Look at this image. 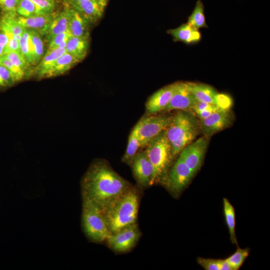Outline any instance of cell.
<instances>
[{"instance_id": "cell-27", "label": "cell", "mask_w": 270, "mask_h": 270, "mask_svg": "<svg viewBox=\"0 0 270 270\" xmlns=\"http://www.w3.org/2000/svg\"><path fill=\"white\" fill-rule=\"evenodd\" d=\"M188 22L198 30L200 28L208 27L204 14V6L201 0L197 1L193 12L188 17Z\"/></svg>"}, {"instance_id": "cell-20", "label": "cell", "mask_w": 270, "mask_h": 270, "mask_svg": "<svg viewBox=\"0 0 270 270\" xmlns=\"http://www.w3.org/2000/svg\"><path fill=\"white\" fill-rule=\"evenodd\" d=\"M64 6L62 11L56 14L46 30L44 35L48 41L54 36L68 30V6Z\"/></svg>"}, {"instance_id": "cell-2", "label": "cell", "mask_w": 270, "mask_h": 270, "mask_svg": "<svg viewBox=\"0 0 270 270\" xmlns=\"http://www.w3.org/2000/svg\"><path fill=\"white\" fill-rule=\"evenodd\" d=\"M140 196L134 186L101 210L110 234L136 222Z\"/></svg>"}, {"instance_id": "cell-16", "label": "cell", "mask_w": 270, "mask_h": 270, "mask_svg": "<svg viewBox=\"0 0 270 270\" xmlns=\"http://www.w3.org/2000/svg\"><path fill=\"white\" fill-rule=\"evenodd\" d=\"M56 14H39L28 18L18 14L17 19L20 24L26 29L34 30L44 35L50 22Z\"/></svg>"}, {"instance_id": "cell-6", "label": "cell", "mask_w": 270, "mask_h": 270, "mask_svg": "<svg viewBox=\"0 0 270 270\" xmlns=\"http://www.w3.org/2000/svg\"><path fill=\"white\" fill-rule=\"evenodd\" d=\"M172 119V115L154 114L140 118L135 126L140 148H146L152 140L166 130L170 124Z\"/></svg>"}, {"instance_id": "cell-11", "label": "cell", "mask_w": 270, "mask_h": 270, "mask_svg": "<svg viewBox=\"0 0 270 270\" xmlns=\"http://www.w3.org/2000/svg\"><path fill=\"white\" fill-rule=\"evenodd\" d=\"M130 166L134 176L140 187L152 186L154 169L144 150L136 154Z\"/></svg>"}, {"instance_id": "cell-15", "label": "cell", "mask_w": 270, "mask_h": 270, "mask_svg": "<svg viewBox=\"0 0 270 270\" xmlns=\"http://www.w3.org/2000/svg\"><path fill=\"white\" fill-rule=\"evenodd\" d=\"M68 30L70 34L76 37L89 39L90 24L73 8L68 6Z\"/></svg>"}, {"instance_id": "cell-5", "label": "cell", "mask_w": 270, "mask_h": 270, "mask_svg": "<svg viewBox=\"0 0 270 270\" xmlns=\"http://www.w3.org/2000/svg\"><path fill=\"white\" fill-rule=\"evenodd\" d=\"M82 226L88 239L93 242H106L110 234L101 209L88 200H82Z\"/></svg>"}, {"instance_id": "cell-42", "label": "cell", "mask_w": 270, "mask_h": 270, "mask_svg": "<svg viewBox=\"0 0 270 270\" xmlns=\"http://www.w3.org/2000/svg\"><path fill=\"white\" fill-rule=\"evenodd\" d=\"M84 0H64L65 5L71 6H72Z\"/></svg>"}, {"instance_id": "cell-25", "label": "cell", "mask_w": 270, "mask_h": 270, "mask_svg": "<svg viewBox=\"0 0 270 270\" xmlns=\"http://www.w3.org/2000/svg\"><path fill=\"white\" fill-rule=\"evenodd\" d=\"M223 208L225 221L228 229L231 242L238 246L235 233L236 214L234 207L227 198H224Z\"/></svg>"}, {"instance_id": "cell-21", "label": "cell", "mask_w": 270, "mask_h": 270, "mask_svg": "<svg viewBox=\"0 0 270 270\" xmlns=\"http://www.w3.org/2000/svg\"><path fill=\"white\" fill-rule=\"evenodd\" d=\"M72 55L66 52L60 56L46 74L45 78H50L64 74L79 62Z\"/></svg>"}, {"instance_id": "cell-10", "label": "cell", "mask_w": 270, "mask_h": 270, "mask_svg": "<svg viewBox=\"0 0 270 270\" xmlns=\"http://www.w3.org/2000/svg\"><path fill=\"white\" fill-rule=\"evenodd\" d=\"M195 174L178 157L168 172L165 184L172 193L180 194Z\"/></svg>"}, {"instance_id": "cell-12", "label": "cell", "mask_w": 270, "mask_h": 270, "mask_svg": "<svg viewBox=\"0 0 270 270\" xmlns=\"http://www.w3.org/2000/svg\"><path fill=\"white\" fill-rule=\"evenodd\" d=\"M179 82L166 86L150 96L146 104V112L148 114H155L164 110L177 90Z\"/></svg>"}, {"instance_id": "cell-19", "label": "cell", "mask_w": 270, "mask_h": 270, "mask_svg": "<svg viewBox=\"0 0 270 270\" xmlns=\"http://www.w3.org/2000/svg\"><path fill=\"white\" fill-rule=\"evenodd\" d=\"M191 92L198 102L216 104L218 95L212 86L204 84L187 82Z\"/></svg>"}, {"instance_id": "cell-13", "label": "cell", "mask_w": 270, "mask_h": 270, "mask_svg": "<svg viewBox=\"0 0 270 270\" xmlns=\"http://www.w3.org/2000/svg\"><path fill=\"white\" fill-rule=\"evenodd\" d=\"M197 102L190 90L187 82H180L177 90L164 112L192 110Z\"/></svg>"}, {"instance_id": "cell-43", "label": "cell", "mask_w": 270, "mask_h": 270, "mask_svg": "<svg viewBox=\"0 0 270 270\" xmlns=\"http://www.w3.org/2000/svg\"><path fill=\"white\" fill-rule=\"evenodd\" d=\"M6 53V50L0 44V58L4 54Z\"/></svg>"}, {"instance_id": "cell-41", "label": "cell", "mask_w": 270, "mask_h": 270, "mask_svg": "<svg viewBox=\"0 0 270 270\" xmlns=\"http://www.w3.org/2000/svg\"><path fill=\"white\" fill-rule=\"evenodd\" d=\"M219 270H232L226 260H219Z\"/></svg>"}, {"instance_id": "cell-22", "label": "cell", "mask_w": 270, "mask_h": 270, "mask_svg": "<svg viewBox=\"0 0 270 270\" xmlns=\"http://www.w3.org/2000/svg\"><path fill=\"white\" fill-rule=\"evenodd\" d=\"M89 39L70 36L67 40L65 50L81 62L86 56L89 47Z\"/></svg>"}, {"instance_id": "cell-23", "label": "cell", "mask_w": 270, "mask_h": 270, "mask_svg": "<svg viewBox=\"0 0 270 270\" xmlns=\"http://www.w3.org/2000/svg\"><path fill=\"white\" fill-rule=\"evenodd\" d=\"M18 14L15 13H1L0 26L4 30L12 32L20 40L25 29L18 22Z\"/></svg>"}, {"instance_id": "cell-30", "label": "cell", "mask_w": 270, "mask_h": 270, "mask_svg": "<svg viewBox=\"0 0 270 270\" xmlns=\"http://www.w3.org/2000/svg\"><path fill=\"white\" fill-rule=\"evenodd\" d=\"M248 254V248H241L238 247L236 251L226 260L232 270H237L240 268Z\"/></svg>"}, {"instance_id": "cell-4", "label": "cell", "mask_w": 270, "mask_h": 270, "mask_svg": "<svg viewBox=\"0 0 270 270\" xmlns=\"http://www.w3.org/2000/svg\"><path fill=\"white\" fill-rule=\"evenodd\" d=\"M144 151L153 166L152 185L156 183L165 184L174 160L166 130L152 140Z\"/></svg>"}, {"instance_id": "cell-32", "label": "cell", "mask_w": 270, "mask_h": 270, "mask_svg": "<svg viewBox=\"0 0 270 270\" xmlns=\"http://www.w3.org/2000/svg\"><path fill=\"white\" fill-rule=\"evenodd\" d=\"M16 83L11 72L0 63V90L10 88Z\"/></svg>"}, {"instance_id": "cell-31", "label": "cell", "mask_w": 270, "mask_h": 270, "mask_svg": "<svg viewBox=\"0 0 270 270\" xmlns=\"http://www.w3.org/2000/svg\"><path fill=\"white\" fill-rule=\"evenodd\" d=\"M20 51L24 58L30 65H33L32 58L30 43L29 34L27 29H25L20 40Z\"/></svg>"}, {"instance_id": "cell-17", "label": "cell", "mask_w": 270, "mask_h": 270, "mask_svg": "<svg viewBox=\"0 0 270 270\" xmlns=\"http://www.w3.org/2000/svg\"><path fill=\"white\" fill-rule=\"evenodd\" d=\"M66 52L65 48H61L48 50L38 63L32 69V76L38 79L44 78L56 60Z\"/></svg>"}, {"instance_id": "cell-28", "label": "cell", "mask_w": 270, "mask_h": 270, "mask_svg": "<svg viewBox=\"0 0 270 270\" xmlns=\"http://www.w3.org/2000/svg\"><path fill=\"white\" fill-rule=\"evenodd\" d=\"M14 66L22 71L28 78L32 75L30 70V64L24 58L20 52H11L4 54Z\"/></svg>"}, {"instance_id": "cell-36", "label": "cell", "mask_w": 270, "mask_h": 270, "mask_svg": "<svg viewBox=\"0 0 270 270\" xmlns=\"http://www.w3.org/2000/svg\"><path fill=\"white\" fill-rule=\"evenodd\" d=\"M197 262L206 270H219V260L199 257Z\"/></svg>"}, {"instance_id": "cell-37", "label": "cell", "mask_w": 270, "mask_h": 270, "mask_svg": "<svg viewBox=\"0 0 270 270\" xmlns=\"http://www.w3.org/2000/svg\"><path fill=\"white\" fill-rule=\"evenodd\" d=\"M18 2V0H0L1 13L16 12Z\"/></svg>"}, {"instance_id": "cell-26", "label": "cell", "mask_w": 270, "mask_h": 270, "mask_svg": "<svg viewBox=\"0 0 270 270\" xmlns=\"http://www.w3.org/2000/svg\"><path fill=\"white\" fill-rule=\"evenodd\" d=\"M140 148V142L137 130L134 126L129 136L127 147L122 158V162L130 166Z\"/></svg>"}, {"instance_id": "cell-24", "label": "cell", "mask_w": 270, "mask_h": 270, "mask_svg": "<svg viewBox=\"0 0 270 270\" xmlns=\"http://www.w3.org/2000/svg\"><path fill=\"white\" fill-rule=\"evenodd\" d=\"M29 34L33 65H36L44 54V44L42 35L38 32L27 29Z\"/></svg>"}, {"instance_id": "cell-44", "label": "cell", "mask_w": 270, "mask_h": 270, "mask_svg": "<svg viewBox=\"0 0 270 270\" xmlns=\"http://www.w3.org/2000/svg\"><path fill=\"white\" fill-rule=\"evenodd\" d=\"M98 0L100 1V2H102V4H104L106 6L107 4V2L108 1V0Z\"/></svg>"}, {"instance_id": "cell-3", "label": "cell", "mask_w": 270, "mask_h": 270, "mask_svg": "<svg viewBox=\"0 0 270 270\" xmlns=\"http://www.w3.org/2000/svg\"><path fill=\"white\" fill-rule=\"evenodd\" d=\"M200 132V122L190 112L179 110L172 115V122L166 132L174 159L193 142Z\"/></svg>"}, {"instance_id": "cell-14", "label": "cell", "mask_w": 270, "mask_h": 270, "mask_svg": "<svg viewBox=\"0 0 270 270\" xmlns=\"http://www.w3.org/2000/svg\"><path fill=\"white\" fill-rule=\"evenodd\" d=\"M106 6L98 0H84L70 7L76 10L90 24L102 18Z\"/></svg>"}, {"instance_id": "cell-35", "label": "cell", "mask_w": 270, "mask_h": 270, "mask_svg": "<svg viewBox=\"0 0 270 270\" xmlns=\"http://www.w3.org/2000/svg\"><path fill=\"white\" fill-rule=\"evenodd\" d=\"M70 36L68 30L54 36L49 40L48 50L58 48L62 42L68 40Z\"/></svg>"}, {"instance_id": "cell-18", "label": "cell", "mask_w": 270, "mask_h": 270, "mask_svg": "<svg viewBox=\"0 0 270 270\" xmlns=\"http://www.w3.org/2000/svg\"><path fill=\"white\" fill-rule=\"evenodd\" d=\"M168 33L172 36L174 42H181L186 44L198 42L201 39L199 30L188 22L168 30Z\"/></svg>"}, {"instance_id": "cell-39", "label": "cell", "mask_w": 270, "mask_h": 270, "mask_svg": "<svg viewBox=\"0 0 270 270\" xmlns=\"http://www.w3.org/2000/svg\"><path fill=\"white\" fill-rule=\"evenodd\" d=\"M8 36L4 30L0 26V44L4 48L6 51L8 46Z\"/></svg>"}, {"instance_id": "cell-8", "label": "cell", "mask_w": 270, "mask_h": 270, "mask_svg": "<svg viewBox=\"0 0 270 270\" xmlns=\"http://www.w3.org/2000/svg\"><path fill=\"white\" fill-rule=\"evenodd\" d=\"M234 116L230 109H220L208 117L200 120V131L208 138L228 127L232 124Z\"/></svg>"}, {"instance_id": "cell-7", "label": "cell", "mask_w": 270, "mask_h": 270, "mask_svg": "<svg viewBox=\"0 0 270 270\" xmlns=\"http://www.w3.org/2000/svg\"><path fill=\"white\" fill-rule=\"evenodd\" d=\"M140 236L141 232L136 222L110 234L106 242L108 248L114 252L123 253L130 250Z\"/></svg>"}, {"instance_id": "cell-29", "label": "cell", "mask_w": 270, "mask_h": 270, "mask_svg": "<svg viewBox=\"0 0 270 270\" xmlns=\"http://www.w3.org/2000/svg\"><path fill=\"white\" fill-rule=\"evenodd\" d=\"M16 12L18 16L26 18L42 14L31 0H18Z\"/></svg>"}, {"instance_id": "cell-33", "label": "cell", "mask_w": 270, "mask_h": 270, "mask_svg": "<svg viewBox=\"0 0 270 270\" xmlns=\"http://www.w3.org/2000/svg\"><path fill=\"white\" fill-rule=\"evenodd\" d=\"M0 63L11 72L16 83L26 78V74L14 66L4 54L0 58Z\"/></svg>"}, {"instance_id": "cell-34", "label": "cell", "mask_w": 270, "mask_h": 270, "mask_svg": "<svg viewBox=\"0 0 270 270\" xmlns=\"http://www.w3.org/2000/svg\"><path fill=\"white\" fill-rule=\"evenodd\" d=\"M38 7L42 14L54 12L56 6L54 0H31Z\"/></svg>"}, {"instance_id": "cell-1", "label": "cell", "mask_w": 270, "mask_h": 270, "mask_svg": "<svg viewBox=\"0 0 270 270\" xmlns=\"http://www.w3.org/2000/svg\"><path fill=\"white\" fill-rule=\"evenodd\" d=\"M133 186L102 159L94 160L80 181L82 200H88L101 210Z\"/></svg>"}, {"instance_id": "cell-38", "label": "cell", "mask_w": 270, "mask_h": 270, "mask_svg": "<svg viewBox=\"0 0 270 270\" xmlns=\"http://www.w3.org/2000/svg\"><path fill=\"white\" fill-rule=\"evenodd\" d=\"M221 109L216 104L204 102H197L192 110L196 113L197 112L206 110H218Z\"/></svg>"}, {"instance_id": "cell-40", "label": "cell", "mask_w": 270, "mask_h": 270, "mask_svg": "<svg viewBox=\"0 0 270 270\" xmlns=\"http://www.w3.org/2000/svg\"><path fill=\"white\" fill-rule=\"evenodd\" d=\"M216 110H206L195 113L196 116L200 120L204 119Z\"/></svg>"}, {"instance_id": "cell-9", "label": "cell", "mask_w": 270, "mask_h": 270, "mask_svg": "<svg viewBox=\"0 0 270 270\" xmlns=\"http://www.w3.org/2000/svg\"><path fill=\"white\" fill-rule=\"evenodd\" d=\"M204 136L186 146L179 154V158L196 174L200 168L208 144Z\"/></svg>"}]
</instances>
